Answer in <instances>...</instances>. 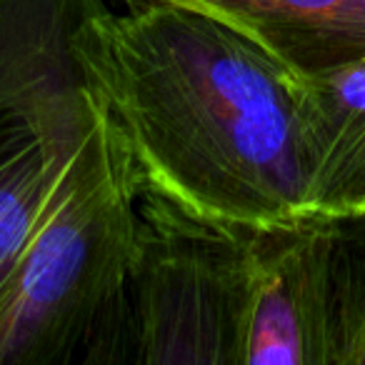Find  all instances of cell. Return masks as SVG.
<instances>
[{"label": "cell", "instance_id": "6da1fadb", "mask_svg": "<svg viewBox=\"0 0 365 365\" xmlns=\"http://www.w3.org/2000/svg\"><path fill=\"white\" fill-rule=\"evenodd\" d=\"M86 88L140 198L225 233L308 215L303 78L233 28L165 0H130L76 38Z\"/></svg>", "mask_w": 365, "mask_h": 365}, {"label": "cell", "instance_id": "7a4b0ae2", "mask_svg": "<svg viewBox=\"0 0 365 365\" xmlns=\"http://www.w3.org/2000/svg\"><path fill=\"white\" fill-rule=\"evenodd\" d=\"M138 185L98 120L46 210L0 305V365H76L128 288Z\"/></svg>", "mask_w": 365, "mask_h": 365}, {"label": "cell", "instance_id": "8992f818", "mask_svg": "<svg viewBox=\"0 0 365 365\" xmlns=\"http://www.w3.org/2000/svg\"><path fill=\"white\" fill-rule=\"evenodd\" d=\"M233 28L298 78L365 63V0H165Z\"/></svg>", "mask_w": 365, "mask_h": 365}, {"label": "cell", "instance_id": "277c9868", "mask_svg": "<svg viewBox=\"0 0 365 365\" xmlns=\"http://www.w3.org/2000/svg\"><path fill=\"white\" fill-rule=\"evenodd\" d=\"M96 120L73 36L41 38L0 71V305Z\"/></svg>", "mask_w": 365, "mask_h": 365}, {"label": "cell", "instance_id": "3957f363", "mask_svg": "<svg viewBox=\"0 0 365 365\" xmlns=\"http://www.w3.org/2000/svg\"><path fill=\"white\" fill-rule=\"evenodd\" d=\"M240 233L160 200L138 203L135 365H238Z\"/></svg>", "mask_w": 365, "mask_h": 365}, {"label": "cell", "instance_id": "52a82bcc", "mask_svg": "<svg viewBox=\"0 0 365 365\" xmlns=\"http://www.w3.org/2000/svg\"><path fill=\"white\" fill-rule=\"evenodd\" d=\"M308 215L365 213V63L303 78Z\"/></svg>", "mask_w": 365, "mask_h": 365}, {"label": "cell", "instance_id": "9c48e42d", "mask_svg": "<svg viewBox=\"0 0 365 365\" xmlns=\"http://www.w3.org/2000/svg\"><path fill=\"white\" fill-rule=\"evenodd\" d=\"M76 365H135V323L128 288L110 305Z\"/></svg>", "mask_w": 365, "mask_h": 365}, {"label": "cell", "instance_id": "5b68a950", "mask_svg": "<svg viewBox=\"0 0 365 365\" xmlns=\"http://www.w3.org/2000/svg\"><path fill=\"white\" fill-rule=\"evenodd\" d=\"M238 365H328L323 218L240 233Z\"/></svg>", "mask_w": 365, "mask_h": 365}, {"label": "cell", "instance_id": "ba28073f", "mask_svg": "<svg viewBox=\"0 0 365 365\" xmlns=\"http://www.w3.org/2000/svg\"><path fill=\"white\" fill-rule=\"evenodd\" d=\"M328 243V365H365V213L323 218Z\"/></svg>", "mask_w": 365, "mask_h": 365}]
</instances>
